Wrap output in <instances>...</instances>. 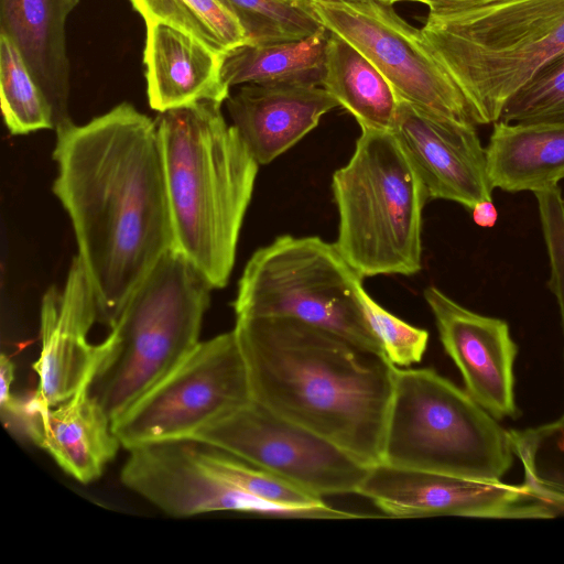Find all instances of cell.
<instances>
[{
    "mask_svg": "<svg viewBox=\"0 0 564 564\" xmlns=\"http://www.w3.org/2000/svg\"><path fill=\"white\" fill-rule=\"evenodd\" d=\"M53 193L67 212L98 322L113 326L131 293L174 248L156 121L121 102L56 129Z\"/></svg>",
    "mask_w": 564,
    "mask_h": 564,
    "instance_id": "cell-1",
    "label": "cell"
},
{
    "mask_svg": "<svg viewBox=\"0 0 564 564\" xmlns=\"http://www.w3.org/2000/svg\"><path fill=\"white\" fill-rule=\"evenodd\" d=\"M252 400L364 465L381 463L395 366L325 328L290 317H236Z\"/></svg>",
    "mask_w": 564,
    "mask_h": 564,
    "instance_id": "cell-2",
    "label": "cell"
},
{
    "mask_svg": "<svg viewBox=\"0 0 564 564\" xmlns=\"http://www.w3.org/2000/svg\"><path fill=\"white\" fill-rule=\"evenodd\" d=\"M162 152L174 249L213 289L230 278L259 164L221 102L202 100L160 112Z\"/></svg>",
    "mask_w": 564,
    "mask_h": 564,
    "instance_id": "cell-3",
    "label": "cell"
},
{
    "mask_svg": "<svg viewBox=\"0 0 564 564\" xmlns=\"http://www.w3.org/2000/svg\"><path fill=\"white\" fill-rule=\"evenodd\" d=\"M421 30L476 123H495L506 102L564 50V0H496L426 18Z\"/></svg>",
    "mask_w": 564,
    "mask_h": 564,
    "instance_id": "cell-4",
    "label": "cell"
},
{
    "mask_svg": "<svg viewBox=\"0 0 564 564\" xmlns=\"http://www.w3.org/2000/svg\"><path fill=\"white\" fill-rule=\"evenodd\" d=\"M212 290L205 275L174 248L134 289L110 328L109 351L91 383L111 420L200 341Z\"/></svg>",
    "mask_w": 564,
    "mask_h": 564,
    "instance_id": "cell-5",
    "label": "cell"
},
{
    "mask_svg": "<svg viewBox=\"0 0 564 564\" xmlns=\"http://www.w3.org/2000/svg\"><path fill=\"white\" fill-rule=\"evenodd\" d=\"M332 189L338 210L335 245L364 279L421 270L426 189L392 131L361 130Z\"/></svg>",
    "mask_w": 564,
    "mask_h": 564,
    "instance_id": "cell-6",
    "label": "cell"
},
{
    "mask_svg": "<svg viewBox=\"0 0 564 564\" xmlns=\"http://www.w3.org/2000/svg\"><path fill=\"white\" fill-rule=\"evenodd\" d=\"M465 390L430 368H395L381 463L497 481L513 463L509 431Z\"/></svg>",
    "mask_w": 564,
    "mask_h": 564,
    "instance_id": "cell-7",
    "label": "cell"
},
{
    "mask_svg": "<svg viewBox=\"0 0 564 564\" xmlns=\"http://www.w3.org/2000/svg\"><path fill=\"white\" fill-rule=\"evenodd\" d=\"M361 288L362 278L335 242L284 235L250 257L232 306L236 317L300 319L384 355L365 315Z\"/></svg>",
    "mask_w": 564,
    "mask_h": 564,
    "instance_id": "cell-8",
    "label": "cell"
},
{
    "mask_svg": "<svg viewBox=\"0 0 564 564\" xmlns=\"http://www.w3.org/2000/svg\"><path fill=\"white\" fill-rule=\"evenodd\" d=\"M252 400L235 330L199 341L164 378L119 416L112 430L126 449L192 438Z\"/></svg>",
    "mask_w": 564,
    "mask_h": 564,
    "instance_id": "cell-9",
    "label": "cell"
},
{
    "mask_svg": "<svg viewBox=\"0 0 564 564\" xmlns=\"http://www.w3.org/2000/svg\"><path fill=\"white\" fill-rule=\"evenodd\" d=\"M318 22L359 50L386 77L399 100L449 121L477 124L453 77L422 30L382 0H304Z\"/></svg>",
    "mask_w": 564,
    "mask_h": 564,
    "instance_id": "cell-10",
    "label": "cell"
},
{
    "mask_svg": "<svg viewBox=\"0 0 564 564\" xmlns=\"http://www.w3.org/2000/svg\"><path fill=\"white\" fill-rule=\"evenodd\" d=\"M192 440L226 451L319 498L356 495L369 469L343 448L253 400Z\"/></svg>",
    "mask_w": 564,
    "mask_h": 564,
    "instance_id": "cell-11",
    "label": "cell"
},
{
    "mask_svg": "<svg viewBox=\"0 0 564 564\" xmlns=\"http://www.w3.org/2000/svg\"><path fill=\"white\" fill-rule=\"evenodd\" d=\"M121 469L122 484L177 518L217 511L318 519L321 509H292L250 496L216 475L192 438L131 448Z\"/></svg>",
    "mask_w": 564,
    "mask_h": 564,
    "instance_id": "cell-12",
    "label": "cell"
},
{
    "mask_svg": "<svg viewBox=\"0 0 564 564\" xmlns=\"http://www.w3.org/2000/svg\"><path fill=\"white\" fill-rule=\"evenodd\" d=\"M356 495L386 516H459L489 519H551L556 516L522 485L481 481L379 463L369 467Z\"/></svg>",
    "mask_w": 564,
    "mask_h": 564,
    "instance_id": "cell-13",
    "label": "cell"
},
{
    "mask_svg": "<svg viewBox=\"0 0 564 564\" xmlns=\"http://www.w3.org/2000/svg\"><path fill=\"white\" fill-rule=\"evenodd\" d=\"M98 322L95 293L80 259L76 256L62 289L52 285L42 297L41 349L33 370L37 387L28 400L54 406L94 380L109 351L106 338L90 344L88 333Z\"/></svg>",
    "mask_w": 564,
    "mask_h": 564,
    "instance_id": "cell-14",
    "label": "cell"
},
{
    "mask_svg": "<svg viewBox=\"0 0 564 564\" xmlns=\"http://www.w3.org/2000/svg\"><path fill=\"white\" fill-rule=\"evenodd\" d=\"M423 295L468 394L497 420L517 417L513 365L518 346L508 324L464 307L436 286L426 288Z\"/></svg>",
    "mask_w": 564,
    "mask_h": 564,
    "instance_id": "cell-15",
    "label": "cell"
},
{
    "mask_svg": "<svg viewBox=\"0 0 564 564\" xmlns=\"http://www.w3.org/2000/svg\"><path fill=\"white\" fill-rule=\"evenodd\" d=\"M392 132L412 161L429 198L468 209L491 200L486 149L475 124L442 119L399 100Z\"/></svg>",
    "mask_w": 564,
    "mask_h": 564,
    "instance_id": "cell-16",
    "label": "cell"
},
{
    "mask_svg": "<svg viewBox=\"0 0 564 564\" xmlns=\"http://www.w3.org/2000/svg\"><path fill=\"white\" fill-rule=\"evenodd\" d=\"M93 380L54 406L17 397L1 410L69 476L89 484L101 476L121 446L112 420L91 392Z\"/></svg>",
    "mask_w": 564,
    "mask_h": 564,
    "instance_id": "cell-17",
    "label": "cell"
},
{
    "mask_svg": "<svg viewBox=\"0 0 564 564\" xmlns=\"http://www.w3.org/2000/svg\"><path fill=\"white\" fill-rule=\"evenodd\" d=\"M226 104L232 126L259 165L295 145L339 106L322 86L302 83L246 84Z\"/></svg>",
    "mask_w": 564,
    "mask_h": 564,
    "instance_id": "cell-18",
    "label": "cell"
},
{
    "mask_svg": "<svg viewBox=\"0 0 564 564\" xmlns=\"http://www.w3.org/2000/svg\"><path fill=\"white\" fill-rule=\"evenodd\" d=\"M143 53L150 107L160 112L202 100L224 102L230 88L223 79L225 55L191 34L145 21Z\"/></svg>",
    "mask_w": 564,
    "mask_h": 564,
    "instance_id": "cell-19",
    "label": "cell"
},
{
    "mask_svg": "<svg viewBox=\"0 0 564 564\" xmlns=\"http://www.w3.org/2000/svg\"><path fill=\"white\" fill-rule=\"evenodd\" d=\"M79 0H0V35L21 53L47 99L55 130L68 116L69 61L65 24Z\"/></svg>",
    "mask_w": 564,
    "mask_h": 564,
    "instance_id": "cell-20",
    "label": "cell"
},
{
    "mask_svg": "<svg viewBox=\"0 0 564 564\" xmlns=\"http://www.w3.org/2000/svg\"><path fill=\"white\" fill-rule=\"evenodd\" d=\"M485 149L494 188L536 193L564 178V122L498 120Z\"/></svg>",
    "mask_w": 564,
    "mask_h": 564,
    "instance_id": "cell-21",
    "label": "cell"
},
{
    "mask_svg": "<svg viewBox=\"0 0 564 564\" xmlns=\"http://www.w3.org/2000/svg\"><path fill=\"white\" fill-rule=\"evenodd\" d=\"M322 87L354 116L361 130L392 131L399 98L391 85L359 50L332 32Z\"/></svg>",
    "mask_w": 564,
    "mask_h": 564,
    "instance_id": "cell-22",
    "label": "cell"
},
{
    "mask_svg": "<svg viewBox=\"0 0 564 564\" xmlns=\"http://www.w3.org/2000/svg\"><path fill=\"white\" fill-rule=\"evenodd\" d=\"M328 35L322 25L300 40L240 45L225 55L223 79L229 88L246 84L322 86Z\"/></svg>",
    "mask_w": 564,
    "mask_h": 564,
    "instance_id": "cell-23",
    "label": "cell"
},
{
    "mask_svg": "<svg viewBox=\"0 0 564 564\" xmlns=\"http://www.w3.org/2000/svg\"><path fill=\"white\" fill-rule=\"evenodd\" d=\"M144 21L184 31L226 55L249 42L237 17L219 0H130Z\"/></svg>",
    "mask_w": 564,
    "mask_h": 564,
    "instance_id": "cell-24",
    "label": "cell"
},
{
    "mask_svg": "<svg viewBox=\"0 0 564 564\" xmlns=\"http://www.w3.org/2000/svg\"><path fill=\"white\" fill-rule=\"evenodd\" d=\"M509 433L513 454L523 465V485L547 506L564 509V415Z\"/></svg>",
    "mask_w": 564,
    "mask_h": 564,
    "instance_id": "cell-25",
    "label": "cell"
},
{
    "mask_svg": "<svg viewBox=\"0 0 564 564\" xmlns=\"http://www.w3.org/2000/svg\"><path fill=\"white\" fill-rule=\"evenodd\" d=\"M0 90L4 123L12 134L55 129L52 108L21 53L0 35Z\"/></svg>",
    "mask_w": 564,
    "mask_h": 564,
    "instance_id": "cell-26",
    "label": "cell"
},
{
    "mask_svg": "<svg viewBox=\"0 0 564 564\" xmlns=\"http://www.w3.org/2000/svg\"><path fill=\"white\" fill-rule=\"evenodd\" d=\"M196 442L203 462L216 475L250 496L292 509H316L327 506L323 498L265 469L215 446Z\"/></svg>",
    "mask_w": 564,
    "mask_h": 564,
    "instance_id": "cell-27",
    "label": "cell"
},
{
    "mask_svg": "<svg viewBox=\"0 0 564 564\" xmlns=\"http://www.w3.org/2000/svg\"><path fill=\"white\" fill-rule=\"evenodd\" d=\"M243 26L248 43L263 44L300 40L322 24L305 3L291 0H219Z\"/></svg>",
    "mask_w": 564,
    "mask_h": 564,
    "instance_id": "cell-28",
    "label": "cell"
},
{
    "mask_svg": "<svg viewBox=\"0 0 564 564\" xmlns=\"http://www.w3.org/2000/svg\"><path fill=\"white\" fill-rule=\"evenodd\" d=\"M506 122H564V50L547 61L505 105Z\"/></svg>",
    "mask_w": 564,
    "mask_h": 564,
    "instance_id": "cell-29",
    "label": "cell"
},
{
    "mask_svg": "<svg viewBox=\"0 0 564 564\" xmlns=\"http://www.w3.org/2000/svg\"><path fill=\"white\" fill-rule=\"evenodd\" d=\"M365 315L387 358L395 367L420 362L429 343V333L408 324L378 304L362 286L359 291Z\"/></svg>",
    "mask_w": 564,
    "mask_h": 564,
    "instance_id": "cell-30",
    "label": "cell"
},
{
    "mask_svg": "<svg viewBox=\"0 0 564 564\" xmlns=\"http://www.w3.org/2000/svg\"><path fill=\"white\" fill-rule=\"evenodd\" d=\"M496 0H422L429 7L427 18H443L468 11Z\"/></svg>",
    "mask_w": 564,
    "mask_h": 564,
    "instance_id": "cell-31",
    "label": "cell"
},
{
    "mask_svg": "<svg viewBox=\"0 0 564 564\" xmlns=\"http://www.w3.org/2000/svg\"><path fill=\"white\" fill-rule=\"evenodd\" d=\"M14 364L6 355L2 354L0 358V377H1V393H0V406H6L12 401L14 395L11 392L12 383L14 380Z\"/></svg>",
    "mask_w": 564,
    "mask_h": 564,
    "instance_id": "cell-32",
    "label": "cell"
},
{
    "mask_svg": "<svg viewBox=\"0 0 564 564\" xmlns=\"http://www.w3.org/2000/svg\"><path fill=\"white\" fill-rule=\"evenodd\" d=\"M471 212L475 224L480 227H492L498 218V213L492 200L477 203Z\"/></svg>",
    "mask_w": 564,
    "mask_h": 564,
    "instance_id": "cell-33",
    "label": "cell"
},
{
    "mask_svg": "<svg viewBox=\"0 0 564 564\" xmlns=\"http://www.w3.org/2000/svg\"><path fill=\"white\" fill-rule=\"evenodd\" d=\"M382 1L394 4L397 2H402V1H411V2H420L421 3L422 0H382Z\"/></svg>",
    "mask_w": 564,
    "mask_h": 564,
    "instance_id": "cell-34",
    "label": "cell"
},
{
    "mask_svg": "<svg viewBox=\"0 0 564 564\" xmlns=\"http://www.w3.org/2000/svg\"><path fill=\"white\" fill-rule=\"evenodd\" d=\"M291 1L300 2V3H305L304 0H291Z\"/></svg>",
    "mask_w": 564,
    "mask_h": 564,
    "instance_id": "cell-35",
    "label": "cell"
},
{
    "mask_svg": "<svg viewBox=\"0 0 564 564\" xmlns=\"http://www.w3.org/2000/svg\"><path fill=\"white\" fill-rule=\"evenodd\" d=\"M563 334H564V332H563Z\"/></svg>",
    "mask_w": 564,
    "mask_h": 564,
    "instance_id": "cell-36",
    "label": "cell"
}]
</instances>
